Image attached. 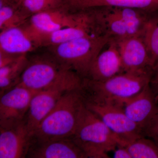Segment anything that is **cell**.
Returning a JSON list of instances; mask_svg holds the SVG:
<instances>
[{
	"mask_svg": "<svg viewBox=\"0 0 158 158\" xmlns=\"http://www.w3.org/2000/svg\"><path fill=\"white\" fill-rule=\"evenodd\" d=\"M153 69L124 72L104 81L83 79L81 90L85 100L123 106L151 83Z\"/></svg>",
	"mask_w": 158,
	"mask_h": 158,
	"instance_id": "6da1fadb",
	"label": "cell"
},
{
	"mask_svg": "<svg viewBox=\"0 0 158 158\" xmlns=\"http://www.w3.org/2000/svg\"><path fill=\"white\" fill-rule=\"evenodd\" d=\"M81 88L69 90L63 95L37 127L33 141L72 138L84 102Z\"/></svg>",
	"mask_w": 158,
	"mask_h": 158,
	"instance_id": "7a4b0ae2",
	"label": "cell"
},
{
	"mask_svg": "<svg viewBox=\"0 0 158 158\" xmlns=\"http://www.w3.org/2000/svg\"><path fill=\"white\" fill-rule=\"evenodd\" d=\"M72 138L87 158H110L108 153L114 151L119 144L117 136L85 102Z\"/></svg>",
	"mask_w": 158,
	"mask_h": 158,
	"instance_id": "3957f363",
	"label": "cell"
},
{
	"mask_svg": "<svg viewBox=\"0 0 158 158\" xmlns=\"http://www.w3.org/2000/svg\"><path fill=\"white\" fill-rule=\"evenodd\" d=\"M75 72L62 65L50 52L28 58L19 85L35 91L67 83L81 82Z\"/></svg>",
	"mask_w": 158,
	"mask_h": 158,
	"instance_id": "277c9868",
	"label": "cell"
},
{
	"mask_svg": "<svg viewBox=\"0 0 158 158\" xmlns=\"http://www.w3.org/2000/svg\"><path fill=\"white\" fill-rule=\"evenodd\" d=\"M112 38L108 34L90 35L48 48L62 65L85 78L96 57Z\"/></svg>",
	"mask_w": 158,
	"mask_h": 158,
	"instance_id": "5b68a950",
	"label": "cell"
},
{
	"mask_svg": "<svg viewBox=\"0 0 158 158\" xmlns=\"http://www.w3.org/2000/svg\"><path fill=\"white\" fill-rule=\"evenodd\" d=\"M85 106L96 114L118 138V145L126 147L142 137L143 130L125 113L123 106L107 102H96L84 99Z\"/></svg>",
	"mask_w": 158,
	"mask_h": 158,
	"instance_id": "8992f818",
	"label": "cell"
},
{
	"mask_svg": "<svg viewBox=\"0 0 158 158\" xmlns=\"http://www.w3.org/2000/svg\"><path fill=\"white\" fill-rule=\"evenodd\" d=\"M83 20L84 15L81 10L72 11L69 8H64L34 14L24 24L39 48V40L41 37L62 29L75 27Z\"/></svg>",
	"mask_w": 158,
	"mask_h": 158,
	"instance_id": "52a82bcc",
	"label": "cell"
},
{
	"mask_svg": "<svg viewBox=\"0 0 158 158\" xmlns=\"http://www.w3.org/2000/svg\"><path fill=\"white\" fill-rule=\"evenodd\" d=\"M81 83H67L37 92L32 98L23 122L34 134L40 123L53 109L59 100L69 90L81 88Z\"/></svg>",
	"mask_w": 158,
	"mask_h": 158,
	"instance_id": "ba28073f",
	"label": "cell"
},
{
	"mask_svg": "<svg viewBox=\"0 0 158 158\" xmlns=\"http://www.w3.org/2000/svg\"><path fill=\"white\" fill-rule=\"evenodd\" d=\"M38 92L17 85L1 95L0 128H9L22 122L32 98Z\"/></svg>",
	"mask_w": 158,
	"mask_h": 158,
	"instance_id": "9c48e42d",
	"label": "cell"
},
{
	"mask_svg": "<svg viewBox=\"0 0 158 158\" xmlns=\"http://www.w3.org/2000/svg\"><path fill=\"white\" fill-rule=\"evenodd\" d=\"M115 39L124 72L154 70L151 59L142 37H129Z\"/></svg>",
	"mask_w": 158,
	"mask_h": 158,
	"instance_id": "30bf717a",
	"label": "cell"
},
{
	"mask_svg": "<svg viewBox=\"0 0 158 158\" xmlns=\"http://www.w3.org/2000/svg\"><path fill=\"white\" fill-rule=\"evenodd\" d=\"M33 138L23 121L9 128H0V158L27 157Z\"/></svg>",
	"mask_w": 158,
	"mask_h": 158,
	"instance_id": "8fae6325",
	"label": "cell"
},
{
	"mask_svg": "<svg viewBox=\"0 0 158 158\" xmlns=\"http://www.w3.org/2000/svg\"><path fill=\"white\" fill-rule=\"evenodd\" d=\"M85 158L87 156L73 138L44 141H33L27 157Z\"/></svg>",
	"mask_w": 158,
	"mask_h": 158,
	"instance_id": "7c38bea8",
	"label": "cell"
},
{
	"mask_svg": "<svg viewBox=\"0 0 158 158\" xmlns=\"http://www.w3.org/2000/svg\"><path fill=\"white\" fill-rule=\"evenodd\" d=\"M151 83L135 96L125 103V113L142 130L158 110V101Z\"/></svg>",
	"mask_w": 158,
	"mask_h": 158,
	"instance_id": "4fadbf2b",
	"label": "cell"
},
{
	"mask_svg": "<svg viewBox=\"0 0 158 158\" xmlns=\"http://www.w3.org/2000/svg\"><path fill=\"white\" fill-rule=\"evenodd\" d=\"M124 72L116 39L112 38L106 50L101 52L91 65L87 78L104 81Z\"/></svg>",
	"mask_w": 158,
	"mask_h": 158,
	"instance_id": "5bb4252c",
	"label": "cell"
},
{
	"mask_svg": "<svg viewBox=\"0 0 158 158\" xmlns=\"http://www.w3.org/2000/svg\"><path fill=\"white\" fill-rule=\"evenodd\" d=\"M38 48L34 38L24 23L0 32L1 52L21 56L27 55Z\"/></svg>",
	"mask_w": 158,
	"mask_h": 158,
	"instance_id": "9a60e30c",
	"label": "cell"
},
{
	"mask_svg": "<svg viewBox=\"0 0 158 158\" xmlns=\"http://www.w3.org/2000/svg\"><path fill=\"white\" fill-rule=\"evenodd\" d=\"M96 19L93 18L75 27L65 28L41 37L39 47H49L72 40L93 35H103Z\"/></svg>",
	"mask_w": 158,
	"mask_h": 158,
	"instance_id": "2e32d148",
	"label": "cell"
},
{
	"mask_svg": "<svg viewBox=\"0 0 158 158\" xmlns=\"http://www.w3.org/2000/svg\"><path fill=\"white\" fill-rule=\"evenodd\" d=\"M100 7L133 8L151 12L158 11V0H83L74 9Z\"/></svg>",
	"mask_w": 158,
	"mask_h": 158,
	"instance_id": "e0dca14e",
	"label": "cell"
},
{
	"mask_svg": "<svg viewBox=\"0 0 158 158\" xmlns=\"http://www.w3.org/2000/svg\"><path fill=\"white\" fill-rule=\"evenodd\" d=\"M28 61L27 55H22L14 62L0 68L1 96L18 85Z\"/></svg>",
	"mask_w": 158,
	"mask_h": 158,
	"instance_id": "ac0fdd59",
	"label": "cell"
},
{
	"mask_svg": "<svg viewBox=\"0 0 158 158\" xmlns=\"http://www.w3.org/2000/svg\"><path fill=\"white\" fill-rule=\"evenodd\" d=\"M141 37L147 48L154 69L158 62V11L148 12Z\"/></svg>",
	"mask_w": 158,
	"mask_h": 158,
	"instance_id": "d6986e66",
	"label": "cell"
},
{
	"mask_svg": "<svg viewBox=\"0 0 158 158\" xmlns=\"http://www.w3.org/2000/svg\"><path fill=\"white\" fill-rule=\"evenodd\" d=\"M114 8L124 23L128 37H141L147 19L148 12L133 8Z\"/></svg>",
	"mask_w": 158,
	"mask_h": 158,
	"instance_id": "ffe728a7",
	"label": "cell"
},
{
	"mask_svg": "<svg viewBox=\"0 0 158 158\" xmlns=\"http://www.w3.org/2000/svg\"><path fill=\"white\" fill-rule=\"evenodd\" d=\"M19 9L27 19L40 12L69 8V0H19Z\"/></svg>",
	"mask_w": 158,
	"mask_h": 158,
	"instance_id": "44dd1931",
	"label": "cell"
},
{
	"mask_svg": "<svg viewBox=\"0 0 158 158\" xmlns=\"http://www.w3.org/2000/svg\"><path fill=\"white\" fill-rule=\"evenodd\" d=\"M27 20L18 0H0V31L22 25Z\"/></svg>",
	"mask_w": 158,
	"mask_h": 158,
	"instance_id": "7402d4cb",
	"label": "cell"
},
{
	"mask_svg": "<svg viewBox=\"0 0 158 158\" xmlns=\"http://www.w3.org/2000/svg\"><path fill=\"white\" fill-rule=\"evenodd\" d=\"M104 27L107 34L115 39L128 37L122 19L114 7H102Z\"/></svg>",
	"mask_w": 158,
	"mask_h": 158,
	"instance_id": "603a6c76",
	"label": "cell"
},
{
	"mask_svg": "<svg viewBox=\"0 0 158 158\" xmlns=\"http://www.w3.org/2000/svg\"><path fill=\"white\" fill-rule=\"evenodd\" d=\"M132 158H158V150L153 140L142 137L127 144Z\"/></svg>",
	"mask_w": 158,
	"mask_h": 158,
	"instance_id": "cb8c5ba5",
	"label": "cell"
},
{
	"mask_svg": "<svg viewBox=\"0 0 158 158\" xmlns=\"http://www.w3.org/2000/svg\"><path fill=\"white\" fill-rule=\"evenodd\" d=\"M144 137L158 140V110L143 130Z\"/></svg>",
	"mask_w": 158,
	"mask_h": 158,
	"instance_id": "d4e9b609",
	"label": "cell"
},
{
	"mask_svg": "<svg viewBox=\"0 0 158 158\" xmlns=\"http://www.w3.org/2000/svg\"><path fill=\"white\" fill-rule=\"evenodd\" d=\"M21 56L22 55H13L0 51V68L14 62Z\"/></svg>",
	"mask_w": 158,
	"mask_h": 158,
	"instance_id": "484cf974",
	"label": "cell"
},
{
	"mask_svg": "<svg viewBox=\"0 0 158 158\" xmlns=\"http://www.w3.org/2000/svg\"><path fill=\"white\" fill-rule=\"evenodd\" d=\"M114 158H132L127 148L124 146L118 145L114 151Z\"/></svg>",
	"mask_w": 158,
	"mask_h": 158,
	"instance_id": "4316f807",
	"label": "cell"
},
{
	"mask_svg": "<svg viewBox=\"0 0 158 158\" xmlns=\"http://www.w3.org/2000/svg\"><path fill=\"white\" fill-rule=\"evenodd\" d=\"M158 81V62L156 64L154 69V73L151 83L153 85L156 84Z\"/></svg>",
	"mask_w": 158,
	"mask_h": 158,
	"instance_id": "83f0119b",
	"label": "cell"
},
{
	"mask_svg": "<svg viewBox=\"0 0 158 158\" xmlns=\"http://www.w3.org/2000/svg\"><path fill=\"white\" fill-rule=\"evenodd\" d=\"M83 0H69V4L72 10H73V8L77 6L78 3L81 2Z\"/></svg>",
	"mask_w": 158,
	"mask_h": 158,
	"instance_id": "f1b7e54d",
	"label": "cell"
},
{
	"mask_svg": "<svg viewBox=\"0 0 158 158\" xmlns=\"http://www.w3.org/2000/svg\"><path fill=\"white\" fill-rule=\"evenodd\" d=\"M154 86V88L153 89L155 94L156 98L158 101V81L154 85H153Z\"/></svg>",
	"mask_w": 158,
	"mask_h": 158,
	"instance_id": "f546056e",
	"label": "cell"
},
{
	"mask_svg": "<svg viewBox=\"0 0 158 158\" xmlns=\"http://www.w3.org/2000/svg\"><path fill=\"white\" fill-rule=\"evenodd\" d=\"M154 141L155 142L156 145L158 150V140H154Z\"/></svg>",
	"mask_w": 158,
	"mask_h": 158,
	"instance_id": "4dcf8cb0",
	"label": "cell"
},
{
	"mask_svg": "<svg viewBox=\"0 0 158 158\" xmlns=\"http://www.w3.org/2000/svg\"></svg>",
	"mask_w": 158,
	"mask_h": 158,
	"instance_id": "1f68e13d",
	"label": "cell"
}]
</instances>
